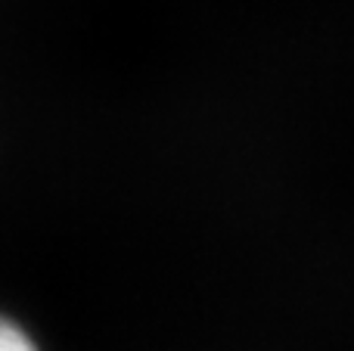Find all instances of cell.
Masks as SVG:
<instances>
[{
    "label": "cell",
    "mask_w": 354,
    "mask_h": 351,
    "mask_svg": "<svg viewBox=\"0 0 354 351\" xmlns=\"http://www.w3.org/2000/svg\"><path fill=\"white\" fill-rule=\"evenodd\" d=\"M0 351H41V348L28 336V330H22L10 317H0Z\"/></svg>",
    "instance_id": "6da1fadb"
}]
</instances>
